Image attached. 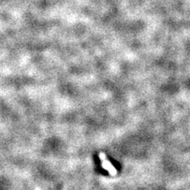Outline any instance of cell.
<instances>
[{
	"label": "cell",
	"mask_w": 190,
	"mask_h": 190,
	"mask_svg": "<svg viewBox=\"0 0 190 190\" xmlns=\"http://www.w3.org/2000/svg\"><path fill=\"white\" fill-rule=\"evenodd\" d=\"M102 166H103L105 170H107L108 171H109V173L111 174V175H116V174H117V171H116V169H115L114 167L112 166L110 162L107 161L106 159H104L103 160Z\"/></svg>",
	"instance_id": "obj_1"
}]
</instances>
